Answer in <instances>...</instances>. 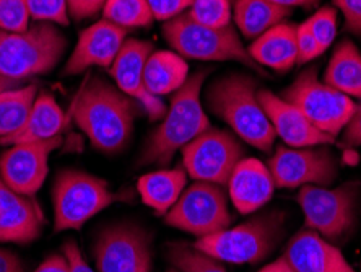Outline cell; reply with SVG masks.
<instances>
[{
	"mask_svg": "<svg viewBox=\"0 0 361 272\" xmlns=\"http://www.w3.org/2000/svg\"><path fill=\"white\" fill-rule=\"evenodd\" d=\"M61 136L41 142L8 146L0 155V176L13 191L35 196L49 173V155L61 146Z\"/></svg>",
	"mask_w": 361,
	"mask_h": 272,
	"instance_id": "obj_14",
	"label": "cell"
},
{
	"mask_svg": "<svg viewBox=\"0 0 361 272\" xmlns=\"http://www.w3.org/2000/svg\"><path fill=\"white\" fill-rule=\"evenodd\" d=\"M275 188H302L307 184L329 186L338 175L337 160L326 146H281L269 160Z\"/></svg>",
	"mask_w": 361,
	"mask_h": 272,
	"instance_id": "obj_13",
	"label": "cell"
},
{
	"mask_svg": "<svg viewBox=\"0 0 361 272\" xmlns=\"http://www.w3.org/2000/svg\"><path fill=\"white\" fill-rule=\"evenodd\" d=\"M207 76L209 71L195 72L173 93L163 122L148 137L139 160L140 165L169 163L174 153L209 129L210 121L202 105V87Z\"/></svg>",
	"mask_w": 361,
	"mask_h": 272,
	"instance_id": "obj_3",
	"label": "cell"
},
{
	"mask_svg": "<svg viewBox=\"0 0 361 272\" xmlns=\"http://www.w3.org/2000/svg\"><path fill=\"white\" fill-rule=\"evenodd\" d=\"M257 272H296L293 268H291L288 261H286L283 256L279 259H275L274 263H270L267 266H264L262 269H259Z\"/></svg>",
	"mask_w": 361,
	"mask_h": 272,
	"instance_id": "obj_42",
	"label": "cell"
},
{
	"mask_svg": "<svg viewBox=\"0 0 361 272\" xmlns=\"http://www.w3.org/2000/svg\"><path fill=\"white\" fill-rule=\"evenodd\" d=\"M291 8L280 7L269 0H235L233 20L236 28L247 40H256L274 26L288 18Z\"/></svg>",
	"mask_w": 361,
	"mask_h": 272,
	"instance_id": "obj_26",
	"label": "cell"
},
{
	"mask_svg": "<svg viewBox=\"0 0 361 272\" xmlns=\"http://www.w3.org/2000/svg\"><path fill=\"white\" fill-rule=\"evenodd\" d=\"M17 85H18V82H13V80L0 76V93L7 92V90H10V88H15Z\"/></svg>",
	"mask_w": 361,
	"mask_h": 272,
	"instance_id": "obj_44",
	"label": "cell"
},
{
	"mask_svg": "<svg viewBox=\"0 0 361 272\" xmlns=\"http://www.w3.org/2000/svg\"><path fill=\"white\" fill-rule=\"evenodd\" d=\"M281 98L296 106L317 129L334 138L345 129L358 108L353 98L321 82L314 69L296 77L281 93Z\"/></svg>",
	"mask_w": 361,
	"mask_h": 272,
	"instance_id": "obj_8",
	"label": "cell"
},
{
	"mask_svg": "<svg viewBox=\"0 0 361 272\" xmlns=\"http://www.w3.org/2000/svg\"><path fill=\"white\" fill-rule=\"evenodd\" d=\"M306 227L332 242H341L357 222L358 189L353 184L341 188L307 184L298 193Z\"/></svg>",
	"mask_w": 361,
	"mask_h": 272,
	"instance_id": "obj_9",
	"label": "cell"
},
{
	"mask_svg": "<svg viewBox=\"0 0 361 272\" xmlns=\"http://www.w3.org/2000/svg\"><path fill=\"white\" fill-rule=\"evenodd\" d=\"M67 124V117L56 98L52 95L42 93L35 100L25 124L7 137H0V146H13V143L25 142H41L49 138L59 137L63 127Z\"/></svg>",
	"mask_w": 361,
	"mask_h": 272,
	"instance_id": "obj_21",
	"label": "cell"
},
{
	"mask_svg": "<svg viewBox=\"0 0 361 272\" xmlns=\"http://www.w3.org/2000/svg\"><path fill=\"white\" fill-rule=\"evenodd\" d=\"M296 28V25L283 21L254 40L247 49L254 62L277 72L290 71L298 59Z\"/></svg>",
	"mask_w": 361,
	"mask_h": 272,
	"instance_id": "obj_22",
	"label": "cell"
},
{
	"mask_svg": "<svg viewBox=\"0 0 361 272\" xmlns=\"http://www.w3.org/2000/svg\"><path fill=\"white\" fill-rule=\"evenodd\" d=\"M188 78V62L173 51H153L143 69L145 87L153 97L158 98L178 92Z\"/></svg>",
	"mask_w": 361,
	"mask_h": 272,
	"instance_id": "obj_23",
	"label": "cell"
},
{
	"mask_svg": "<svg viewBox=\"0 0 361 272\" xmlns=\"http://www.w3.org/2000/svg\"><path fill=\"white\" fill-rule=\"evenodd\" d=\"M155 20L169 21L185 13L194 0H147Z\"/></svg>",
	"mask_w": 361,
	"mask_h": 272,
	"instance_id": "obj_35",
	"label": "cell"
},
{
	"mask_svg": "<svg viewBox=\"0 0 361 272\" xmlns=\"http://www.w3.org/2000/svg\"><path fill=\"white\" fill-rule=\"evenodd\" d=\"M31 12L28 0H0V30L21 33L30 28Z\"/></svg>",
	"mask_w": 361,
	"mask_h": 272,
	"instance_id": "obj_31",
	"label": "cell"
},
{
	"mask_svg": "<svg viewBox=\"0 0 361 272\" xmlns=\"http://www.w3.org/2000/svg\"><path fill=\"white\" fill-rule=\"evenodd\" d=\"M257 93V82L252 77L246 73H228L210 83L205 100L212 113L226 122L241 141L269 152L277 134Z\"/></svg>",
	"mask_w": 361,
	"mask_h": 272,
	"instance_id": "obj_2",
	"label": "cell"
},
{
	"mask_svg": "<svg viewBox=\"0 0 361 272\" xmlns=\"http://www.w3.org/2000/svg\"><path fill=\"white\" fill-rule=\"evenodd\" d=\"M62 253L67 256L68 263H71L72 272H93V269L90 268L87 261H85L80 248H78V244L73 242V240H68V242L63 244Z\"/></svg>",
	"mask_w": 361,
	"mask_h": 272,
	"instance_id": "obj_38",
	"label": "cell"
},
{
	"mask_svg": "<svg viewBox=\"0 0 361 272\" xmlns=\"http://www.w3.org/2000/svg\"><path fill=\"white\" fill-rule=\"evenodd\" d=\"M0 272H23V264L17 254L0 248Z\"/></svg>",
	"mask_w": 361,
	"mask_h": 272,
	"instance_id": "obj_41",
	"label": "cell"
},
{
	"mask_svg": "<svg viewBox=\"0 0 361 272\" xmlns=\"http://www.w3.org/2000/svg\"><path fill=\"white\" fill-rule=\"evenodd\" d=\"M163 36L174 52L194 61H235L261 72L233 26L210 28L192 21L185 15L164 21ZM262 73V72H261Z\"/></svg>",
	"mask_w": 361,
	"mask_h": 272,
	"instance_id": "obj_6",
	"label": "cell"
},
{
	"mask_svg": "<svg viewBox=\"0 0 361 272\" xmlns=\"http://www.w3.org/2000/svg\"><path fill=\"white\" fill-rule=\"evenodd\" d=\"M226 186L233 206L244 215L264 207L277 189L269 167L257 158H243L233 170Z\"/></svg>",
	"mask_w": 361,
	"mask_h": 272,
	"instance_id": "obj_20",
	"label": "cell"
},
{
	"mask_svg": "<svg viewBox=\"0 0 361 272\" xmlns=\"http://www.w3.org/2000/svg\"><path fill=\"white\" fill-rule=\"evenodd\" d=\"M168 259L180 272H226L221 261L184 243L171 244L168 248Z\"/></svg>",
	"mask_w": 361,
	"mask_h": 272,
	"instance_id": "obj_29",
	"label": "cell"
},
{
	"mask_svg": "<svg viewBox=\"0 0 361 272\" xmlns=\"http://www.w3.org/2000/svg\"><path fill=\"white\" fill-rule=\"evenodd\" d=\"M35 272H72L66 254H52Z\"/></svg>",
	"mask_w": 361,
	"mask_h": 272,
	"instance_id": "obj_40",
	"label": "cell"
},
{
	"mask_svg": "<svg viewBox=\"0 0 361 272\" xmlns=\"http://www.w3.org/2000/svg\"><path fill=\"white\" fill-rule=\"evenodd\" d=\"M360 272H361V269H360Z\"/></svg>",
	"mask_w": 361,
	"mask_h": 272,
	"instance_id": "obj_45",
	"label": "cell"
},
{
	"mask_svg": "<svg viewBox=\"0 0 361 272\" xmlns=\"http://www.w3.org/2000/svg\"><path fill=\"white\" fill-rule=\"evenodd\" d=\"M259 101L277 137L288 147L331 146L336 138L317 129L301 111L269 90H259Z\"/></svg>",
	"mask_w": 361,
	"mask_h": 272,
	"instance_id": "obj_17",
	"label": "cell"
},
{
	"mask_svg": "<svg viewBox=\"0 0 361 272\" xmlns=\"http://www.w3.org/2000/svg\"><path fill=\"white\" fill-rule=\"evenodd\" d=\"M307 26H310L312 36L319 42V46L324 51L329 46H332L334 40L337 36V10L334 7H324L319 8L312 15L311 18L306 20Z\"/></svg>",
	"mask_w": 361,
	"mask_h": 272,
	"instance_id": "obj_32",
	"label": "cell"
},
{
	"mask_svg": "<svg viewBox=\"0 0 361 272\" xmlns=\"http://www.w3.org/2000/svg\"><path fill=\"white\" fill-rule=\"evenodd\" d=\"M185 17L210 28H225L231 25V0H194Z\"/></svg>",
	"mask_w": 361,
	"mask_h": 272,
	"instance_id": "obj_30",
	"label": "cell"
},
{
	"mask_svg": "<svg viewBox=\"0 0 361 272\" xmlns=\"http://www.w3.org/2000/svg\"><path fill=\"white\" fill-rule=\"evenodd\" d=\"M345 18V28L350 33L361 36V0H334Z\"/></svg>",
	"mask_w": 361,
	"mask_h": 272,
	"instance_id": "obj_36",
	"label": "cell"
},
{
	"mask_svg": "<svg viewBox=\"0 0 361 272\" xmlns=\"http://www.w3.org/2000/svg\"><path fill=\"white\" fill-rule=\"evenodd\" d=\"M119 199L108 181L78 170H63L52 188L54 230H80L90 218Z\"/></svg>",
	"mask_w": 361,
	"mask_h": 272,
	"instance_id": "obj_7",
	"label": "cell"
},
{
	"mask_svg": "<svg viewBox=\"0 0 361 272\" xmlns=\"http://www.w3.org/2000/svg\"><path fill=\"white\" fill-rule=\"evenodd\" d=\"M285 214L265 212L241 225L202 237L194 247L221 263L256 264L277 247L283 232Z\"/></svg>",
	"mask_w": 361,
	"mask_h": 272,
	"instance_id": "obj_5",
	"label": "cell"
},
{
	"mask_svg": "<svg viewBox=\"0 0 361 272\" xmlns=\"http://www.w3.org/2000/svg\"><path fill=\"white\" fill-rule=\"evenodd\" d=\"M342 141L345 146H361V106H358L353 117L348 121V124L342 131Z\"/></svg>",
	"mask_w": 361,
	"mask_h": 272,
	"instance_id": "obj_39",
	"label": "cell"
},
{
	"mask_svg": "<svg viewBox=\"0 0 361 272\" xmlns=\"http://www.w3.org/2000/svg\"><path fill=\"white\" fill-rule=\"evenodd\" d=\"M152 52V42L135 38L126 40L119 54L111 64L109 73L121 92L129 95L130 98H134L142 106L143 113L148 116V119L158 121L166 114L168 108L161 98L153 97L148 92L145 80H143V69H145V62Z\"/></svg>",
	"mask_w": 361,
	"mask_h": 272,
	"instance_id": "obj_15",
	"label": "cell"
},
{
	"mask_svg": "<svg viewBox=\"0 0 361 272\" xmlns=\"http://www.w3.org/2000/svg\"><path fill=\"white\" fill-rule=\"evenodd\" d=\"M164 222L199 238L225 230L233 222L225 189L220 184L195 181L183 191Z\"/></svg>",
	"mask_w": 361,
	"mask_h": 272,
	"instance_id": "obj_10",
	"label": "cell"
},
{
	"mask_svg": "<svg viewBox=\"0 0 361 272\" xmlns=\"http://www.w3.org/2000/svg\"><path fill=\"white\" fill-rule=\"evenodd\" d=\"M296 46H298V59H296V64L311 62L312 59H316L324 52L319 42L312 36L306 21H302L301 25H298V28H296Z\"/></svg>",
	"mask_w": 361,
	"mask_h": 272,
	"instance_id": "obj_34",
	"label": "cell"
},
{
	"mask_svg": "<svg viewBox=\"0 0 361 272\" xmlns=\"http://www.w3.org/2000/svg\"><path fill=\"white\" fill-rule=\"evenodd\" d=\"M99 272H152V235L135 223H114L94 243Z\"/></svg>",
	"mask_w": 361,
	"mask_h": 272,
	"instance_id": "obj_12",
	"label": "cell"
},
{
	"mask_svg": "<svg viewBox=\"0 0 361 272\" xmlns=\"http://www.w3.org/2000/svg\"><path fill=\"white\" fill-rule=\"evenodd\" d=\"M275 5H280V7L285 8H293V7H311V5H316L319 0H269Z\"/></svg>",
	"mask_w": 361,
	"mask_h": 272,
	"instance_id": "obj_43",
	"label": "cell"
},
{
	"mask_svg": "<svg viewBox=\"0 0 361 272\" xmlns=\"http://www.w3.org/2000/svg\"><path fill=\"white\" fill-rule=\"evenodd\" d=\"M244 158V148L228 131L209 127L183 148L185 173L195 181L226 186L228 179Z\"/></svg>",
	"mask_w": 361,
	"mask_h": 272,
	"instance_id": "obj_11",
	"label": "cell"
},
{
	"mask_svg": "<svg viewBox=\"0 0 361 272\" xmlns=\"http://www.w3.org/2000/svg\"><path fill=\"white\" fill-rule=\"evenodd\" d=\"M103 17L124 30L150 26L155 20L147 0H108Z\"/></svg>",
	"mask_w": 361,
	"mask_h": 272,
	"instance_id": "obj_28",
	"label": "cell"
},
{
	"mask_svg": "<svg viewBox=\"0 0 361 272\" xmlns=\"http://www.w3.org/2000/svg\"><path fill=\"white\" fill-rule=\"evenodd\" d=\"M322 82L350 98H361V52L352 41L336 46Z\"/></svg>",
	"mask_w": 361,
	"mask_h": 272,
	"instance_id": "obj_25",
	"label": "cell"
},
{
	"mask_svg": "<svg viewBox=\"0 0 361 272\" xmlns=\"http://www.w3.org/2000/svg\"><path fill=\"white\" fill-rule=\"evenodd\" d=\"M68 17L82 21L92 18L104 8L108 0H66Z\"/></svg>",
	"mask_w": 361,
	"mask_h": 272,
	"instance_id": "obj_37",
	"label": "cell"
},
{
	"mask_svg": "<svg viewBox=\"0 0 361 272\" xmlns=\"http://www.w3.org/2000/svg\"><path fill=\"white\" fill-rule=\"evenodd\" d=\"M185 181H188V173L184 168L158 170V172L143 175L137 183V189L145 206L155 211L157 214L166 215L183 194Z\"/></svg>",
	"mask_w": 361,
	"mask_h": 272,
	"instance_id": "obj_24",
	"label": "cell"
},
{
	"mask_svg": "<svg viewBox=\"0 0 361 272\" xmlns=\"http://www.w3.org/2000/svg\"><path fill=\"white\" fill-rule=\"evenodd\" d=\"M67 40L54 23L36 21L21 33L0 31V76L13 82L51 72L66 51Z\"/></svg>",
	"mask_w": 361,
	"mask_h": 272,
	"instance_id": "obj_4",
	"label": "cell"
},
{
	"mask_svg": "<svg viewBox=\"0 0 361 272\" xmlns=\"http://www.w3.org/2000/svg\"><path fill=\"white\" fill-rule=\"evenodd\" d=\"M31 18L47 21L61 26L68 25V10L66 0H28Z\"/></svg>",
	"mask_w": 361,
	"mask_h": 272,
	"instance_id": "obj_33",
	"label": "cell"
},
{
	"mask_svg": "<svg viewBox=\"0 0 361 272\" xmlns=\"http://www.w3.org/2000/svg\"><path fill=\"white\" fill-rule=\"evenodd\" d=\"M44 227V214L33 196L20 194L0 176V242H35Z\"/></svg>",
	"mask_w": 361,
	"mask_h": 272,
	"instance_id": "obj_18",
	"label": "cell"
},
{
	"mask_svg": "<svg viewBox=\"0 0 361 272\" xmlns=\"http://www.w3.org/2000/svg\"><path fill=\"white\" fill-rule=\"evenodd\" d=\"M142 106L118 85L93 76L87 78L73 106V122L88 137L94 150L116 155L130 142Z\"/></svg>",
	"mask_w": 361,
	"mask_h": 272,
	"instance_id": "obj_1",
	"label": "cell"
},
{
	"mask_svg": "<svg viewBox=\"0 0 361 272\" xmlns=\"http://www.w3.org/2000/svg\"><path fill=\"white\" fill-rule=\"evenodd\" d=\"M127 40V30L99 20L80 33L71 57L63 67L66 76H77L90 67L109 69Z\"/></svg>",
	"mask_w": 361,
	"mask_h": 272,
	"instance_id": "obj_16",
	"label": "cell"
},
{
	"mask_svg": "<svg viewBox=\"0 0 361 272\" xmlns=\"http://www.w3.org/2000/svg\"><path fill=\"white\" fill-rule=\"evenodd\" d=\"M283 258L296 272H357L336 244L307 227L290 240Z\"/></svg>",
	"mask_w": 361,
	"mask_h": 272,
	"instance_id": "obj_19",
	"label": "cell"
},
{
	"mask_svg": "<svg viewBox=\"0 0 361 272\" xmlns=\"http://www.w3.org/2000/svg\"><path fill=\"white\" fill-rule=\"evenodd\" d=\"M36 97V85L15 87L0 93V137L15 134L25 124Z\"/></svg>",
	"mask_w": 361,
	"mask_h": 272,
	"instance_id": "obj_27",
	"label": "cell"
}]
</instances>
